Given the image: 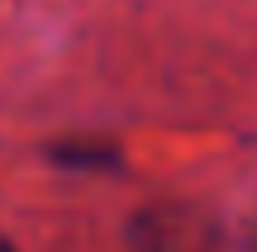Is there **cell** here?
Wrapping results in <instances>:
<instances>
[{"mask_svg":"<svg viewBox=\"0 0 257 252\" xmlns=\"http://www.w3.org/2000/svg\"><path fill=\"white\" fill-rule=\"evenodd\" d=\"M0 252H15V247H10V243H5V238H0Z\"/></svg>","mask_w":257,"mask_h":252,"instance_id":"1","label":"cell"},{"mask_svg":"<svg viewBox=\"0 0 257 252\" xmlns=\"http://www.w3.org/2000/svg\"><path fill=\"white\" fill-rule=\"evenodd\" d=\"M252 252H257V224H252Z\"/></svg>","mask_w":257,"mask_h":252,"instance_id":"2","label":"cell"}]
</instances>
